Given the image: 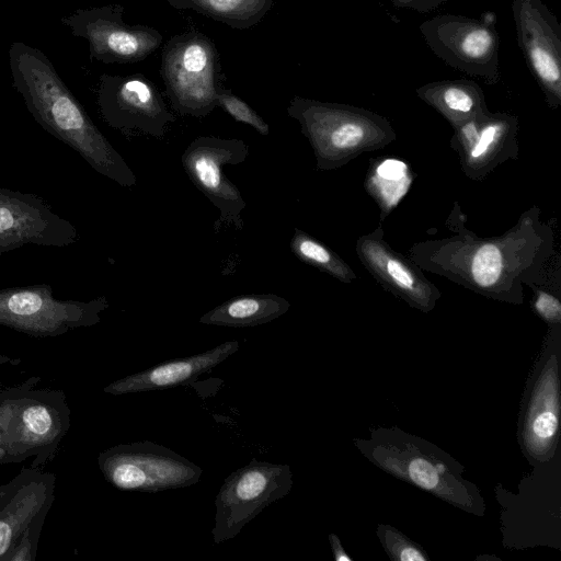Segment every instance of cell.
<instances>
[{"mask_svg":"<svg viewBox=\"0 0 561 561\" xmlns=\"http://www.w3.org/2000/svg\"><path fill=\"white\" fill-rule=\"evenodd\" d=\"M456 232L450 237L416 243L411 261L481 295L522 304L523 286L538 280L553 253V233L539 220L535 208L501 237L480 238L451 214Z\"/></svg>","mask_w":561,"mask_h":561,"instance_id":"cell-1","label":"cell"},{"mask_svg":"<svg viewBox=\"0 0 561 561\" xmlns=\"http://www.w3.org/2000/svg\"><path fill=\"white\" fill-rule=\"evenodd\" d=\"M9 67L13 88L42 128L72 148L100 174L124 187L136 184L133 170L92 122L42 50L14 42L9 48Z\"/></svg>","mask_w":561,"mask_h":561,"instance_id":"cell-2","label":"cell"},{"mask_svg":"<svg viewBox=\"0 0 561 561\" xmlns=\"http://www.w3.org/2000/svg\"><path fill=\"white\" fill-rule=\"evenodd\" d=\"M359 451L377 467L451 505L482 516L478 488L462 477L463 467L430 442L399 428H377L357 439Z\"/></svg>","mask_w":561,"mask_h":561,"instance_id":"cell-3","label":"cell"},{"mask_svg":"<svg viewBox=\"0 0 561 561\" xmlns=\"http://www.w3.org/2000/svg\"><path fill=\"white\" fill-rule=\"evenodd\" d=\"M38 377L0 391V447L7 463L50 460L70 428V409L61 390L36 388Z\"/></svg>","mask_w":561,"mask_h":561,"instance_id":"cell-4","label":"cell"},{"mask_svg":"<svg viewBox=\"0 0 561 561\" xmlns=\"http://www.w3.org/2000/svg\"><path fill=\"white\" fill-rule=\"evenodd\" d=\"M288 115L309 140L318 170H332L364 151L387 146L396 138L389 122L370 111L340 103L295 96Z\"/></svg>","mask_w":561,"mask_h":561,"instance_id":"cell-5","label":"cell"},{"mask_svg":"<svg viewBox=\"0 0 561 561\" xmlns=\"http://www.w3.org/2000/svg\"><path fill=\"white\" fill-rule=\"evenodd\" d=\"M105 296L89 301L55 297L47 284L0 289V324L33 337H54L101 321Z\"/></svg>","mask_w":561,"mask_h":561,"instance_id":"cell-6","label":"cell"},{"mask_svg":"<svg viewBox=\"0 0 561 561\" xmlns=\"http://www.w3.org/2000/svg\"><path fill=\"white\" fill-rule=\"evenodd\" d=\"M218 55L199 32L174 36L163 49L161 75L172 107L182 115L205 117L217 107Z\"/></svg>","mask_w":561,"mask_h":561,"instance_id":"cell-7","label":"cell"},{"mask_svg":"<svg viewBox=\"0 0 561 561\" xmlns=\"http://www.w3.org/2000/svg\"><path fill=\"white\" fill-rule=\"evenodd\" d=\"M98 465L114 488L150 493L196 484L203 472L185 457L150 440L110 447L99 454Z\"/></svg>","mask_w":561,"mask_h":561,"instance_id":"cell-8","label":"cell"},{"mask_svg":"<svg viewBox=\"0 0 561 561\" xmlns=\"http://www.w3.org/2000/svg\"><path fill=\"white\" fill-rule=\"evenodd\" d=\"M293 484L288 465L255 458L231 472L215 497L214 543L234 538L264 508L286 496Z\"/></svg>","mask_w":561,"mask_h":561,"instance_id":"cell-9","label":"cell"},{"mask_svg":"<svg viewBox=\"0 0 561 561\" xmlns=\"http://www.w3.org/2000/svg\"><path fill=\"white\" fill-rule=\"evenodd\" d=\"M428 48L445 64L489 84L499 82L500 38L494 26L482 20L439 14L420 24Z\"/></svg>","mask_w":561,"mask_h":561,"instance_id":"cell-10","label":"cell"},{"mask_svg":"<svg viewBox=\"0 0 561 561\" xmlns=\"http://www.w3.org/2000/svg\"><path fill=\"white\" fill-rule=\"evenodd\" d=\"M118 4L77 9L61 18L76 36L88 42L92 59L105 64H128L145 59L162 44V34L147 25H129Z\"/></svg>","mask_w":561,"mask_h":561,"instance_id":"cell-11","label":"cell"},{"mask_svg":"<svg viewBox=\"0 0 561 561\" xmlns=\"http://www.w3.org/2000/svg\"><path fill=\"white\" fill-rule=\"evenodd\" d=\"M249 145L241 139L201 136L182 154L183 169L193 184L216 206L220 217L214 228L229 225L242 229L245 202L239 188L225 175L226 164L242 163L249 156Z\"/></svg>","mask_w":561,"mask_h":561,"instance_id":"cell-12","label":"cell"},{"mask_svg":"<svg viewBox=\"0 0 561 561\" xmlns=\"http://www.w3.org/2000/svg\"><path fill=\"white\" fill-rule=\"evenodd\" d=\"M518 439L533 466L548 465L558 445L560 419L559 351L550 343L528 381Z\"/></svg>","mask_w":561,"mask_h":561,"instance_id":"cell-13","label":"cell"},{"mask_svg":"<svg viewBox=\"0 0 561 561\" xmlns=\"http://www.w3.org/2000/svg\"><path fill=\"white\" fill-rule=\"evenodd\" d=\"M96 103L103 119L125 134L162 138L165 126L175 121L156 85L140 75H102Z\"/></svg>","mask_w":561,"mask_h":561,"instance_id":"cell-14","label":"cell"},{"mask_svg":"<svg viewBox=\"0 0 561 561\" xmlns=\"http://www.w3.org/2000/svg\"><path fill=\"white\" fill-rule=\"evenodd\" d=\"M516 38L549 106L561 104V27L542 0H512Z\"/></svg>","mask_w":561,"mask_h":561,"instance_id":"cell-15","label":"cell"},{"mask_svg":"<svg viewBox=\"0 0 561 561\" xmlns=\"http://www.w3.org/2000/svg\"><path fill=\"white\" fill-rule=\"evenodd\" d=\"M78 240L76 227L44 198L0 187V255L24 245L64 248Z\"/></svg>","mask_w":561,"mask_h":561,"instance_id":"cell-16","label":"cell"},{"mask_svg":"<svg viewBox=\"0 0 561 561\" xmlns=\"http://www.w3.org/2000/svg\"><path fill=\"white\" fill-rule=\"evenodd\" d=\"M356 253L367 271L388 290L410 306L431 311L439 290L427 280L411 260L394 252L383 240L381 228L357 240Z\"/></svg>","mask_w":561,"mask_h":561,"instance_id":"cell-17","label":"cell"},{"mask_svg":"<svg viewBox=\"0 0 561 561\" xmlns=\"http://www.w3.org/2000/svg\"><path fill=\"white\" fill-rule=\"evenodd\" d=\"M56 477L38 468L22 469L0 497V561L15 547L33 518L55 499Z\"/></svg>","mask_w":561,"mask_h":561,"instance_id":"cell-18","label":"cell"},{"mask_svg":"<svg viewBox=\"0 0 561 561\" xmlns=\"http://www.w3.org/2000/svg\"><path fill=\"white\" fill-rule=\"evenodd\" d=\"M238 348L239 342L236 340L224 342L199 354L175 358L117 379L104 387L103 391L121 396L173 388L215 368Z\"/></svg>","mask_w":561,"mask_h":561,"instance_id":"cell-19","label":"cell"},{"mask_svg":"<svg viewBox=\"0 0 561 561\" xmlns=\"http://www.w3.org/2000/svg\"><path fill=\"white\" fill-rule=\"evenodd\" d=\"M517 118L503 113L486 111L479 116V129L470 148L460 156L465 173L481 178L503 159L508 158L511 148H516Z\"/></svg>","mask_w":561,"mask_h":561,"instance_id":"cell-20","label":"cell"},{"mask_svg":"<svg viewBox=\"0 0 561 561\" xmlns=\"http://www.w3.org/2000/svg\"><path fill=\"white\" fill-rule=\"evenodd\" d=\"M416 94L440 113L454 128L488 111L481 87L469 79L430 82L419 87Z\"/></svg>","mask_w":561,"mask_h":561,"instance_id":"cell-21","label":"cell"},{"mask_svg":"<svg viewBox=\"0 0 561 561\" xmlns=\"http://www.w3.org/2000/svg\"><path fill=\"white\" fill-rule=\"evenodd\" d=\"M287 299L275 294H247L233 297L199 318V323L248 328L271 322L288 311Z\"/></svg>","mask_w":561,"mask_h":561,"instance_id":"cell-22","label":"cell"},{"mask_svg":"<svg viewBox=\"0 0 561 561\" xmlns=\"http://www.w3.org/2000/svg\"><path fill=\"white\" fill-rule=\"evenodd\" d=\"M173 8L194 10L233 28H250L262 21L273 0H165Z\"/></svg>","mask_w":561,"mask_h":561,"instance_id":"cell-23","label":"cell"},{"mask_svg":"<svg viewBox=\"0 0 561 561\" xmlns=\"http://www.w3.org/2000/svg\"><path fill=\"white\" fill-rule=\"evenodd\" d=\"M412 181V172L404 161L386 158L371 164L366 178V190L385 216L407 195Z\"/></svg>","mask_w":561,"mask_h":561,"instance_id":"cell-24","label":"cell"},{"mask_svg":"<svg viewBox=\"0 0 561 561\" xmlns=\"http://www.w3.org/2000/svg\"><path fill=\"white\" fill-rule=\"evenodd\" d=\"M294 231L290 249L301 262L343 283H351L356 277L352 268L330 248L298 228Z\"/></svg>","mask_w":561,"mask_h":561,"instance_id":"cell-25","label":"cell"},{"mask_svg":"<svg viewBox=\"0 0 561 561\" xmlns=\"http://www.w3.org/2000/svg\"><path fill=\"white\" fill-rule=\"evenodd\" d=\"M377 536L387 554L396 561H427L425 551L389 525H379Z\"/></svg>","mask_w":561,"mask_h":561,"instance_id":"cell-26","label":"cell"},{"mask_svg":"<svg viewBox=\"0 0 561 561\" xmlns=\"http://www.w3.org/2000/svg\"><path fill=\"white\" fill-rule=\"evenodd\" d=\"M217 105L237 122L253 127L260 135L267 136L270 134L268 124L249 104L231 91L220 88L217 93Z\"/></svg>","mask_w":561,"mask_h":561,"instance_id":"cell-27","label":"cell"},{"mask_svg":"<svg viewBox=\"0 0 561 561\" xmlns=\"http://www.w3.org/2000/svg\"><path fill=\"white\" fill-rule=\"evenodd\" d=\"M49 510L45 507L33 518L5 561H33L36 558L38 539Z\"/></svg>","mask_w":561,"mask_h":561,"instance_id":"cell-28","label":"cell"},{"mask_svg":"<svg viewBox=\"0 0 561 561\" xmlns=\"http://www.w3.org/2000/svg\"><path fill=\"white\" fill-rule=\"evenodd\" d=\"M536 312L548 323L559 325L561 321V304L557 297L539 291L534 301Z\"/></svg>","mask_w":561,"mask_h":561,"instance_id":"cell-29","label":"cell"},{"mask_svg":"<svg viewBox=\"0 0 561 561\" xmlns=\"http://www.w3.org/2000/svg\"><path fill=\"white\" fill-rule=\"evenodd\" d=\"M449 0H413L409 4L408 9L425 13L438 8L439 5Z\"/></svg>","mask_w":561,"mask_h":561,"instance_id":"cell-30","label":"cell"},{"mask_svg":"<svg viewBox=\"0 0 561 561\" xmlns=\"http://www.w3.org/2000/svg\"><path fill=\"white\" fill-rule=\"evenodd\" d=\"M329 540L331 543V548L334 554V559L336 561H352V558L345 552L342 543L336 535L330 534Z\"/></svg>","mask_w":561,"mask_h":561,"instance_id":"cell-31","label":"cell"},{"mask_svg":"<svg viewBox=\"0 0 561 561\" xmlns=\"http://www.w3.org/2000/svg\"><path fill=\"white\" fill-rule=\"evenodd\" d=\"M20 363V359H16V358H10L8 356H4V355H1L0 354V365H4V364H11V365H16Z\"/></svg>","mask_w":561,"mask_h":561,"instance_id":"cell-32","label":"cell"},{"mask_svg":"<svg viewBox=\"0 0 561 561\" xmlns=\"http://www.w3.org/2000/svg\"><path fill=\"white\" fill-rule=\"evenodd\" d=\"M393 5L396 8H399V9H408L409 4L413 1V0H391Z\"/></svg>","mask_w":561,"mask_h":561,"instance_id":"cell-33","label":"cell"},{"mask_svg":"<svg viewBox=\"0 0 561 561\" xmlns=\"http://www.w3.org/2000/svg\"><path fill=\"white\" fill-rule=\"evenodd\" d=\"M5 463H7L5 455H4L3 450L0 447V465H5Z\"/></svg>","mask_w":561,"mask_h":561,"instance_id":"cell-34","label":"cell"},{"mask_svg":"<svg viewBox=\"0 0 561 561\" xmlns=\"http://www.w3.org/2000/svg\"><path fill=\"white\" fill-rule=\"evenodd\" d=\"M4 488H5V483L0 485V497L4 491Z\"/></svg>","mask_w":561,"mask_h":561,"instance_id":"cell-35","label":"cell"}]
</instances>
